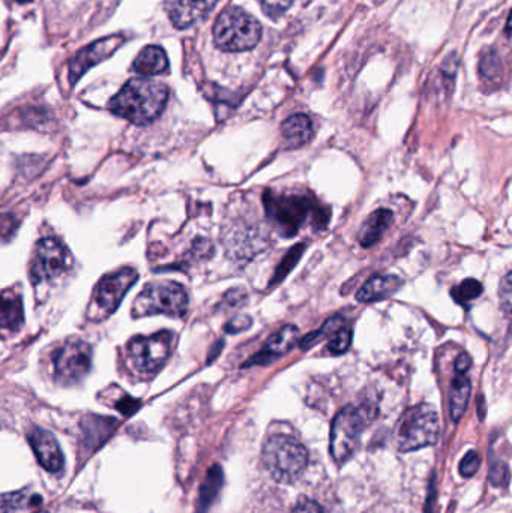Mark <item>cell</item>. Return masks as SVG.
I'll return each instance as SVG.
<instances>
[{
	"label": "cell",
	"mask_w": 512,
	"mask_h": 513,
	"mask_svg": "<svg viewBox=\"0 0 512 513\" xmlns=\"http://www.w3.org/2000/svg\"><path fill=\"white\" fill-rule=\"evenodd\" d=\"M263 464L278 482H292L307 468L308 452L295 438L274 435L263 447Z\"/></svg>",
	"instance_id": "cell-5"
},
{
	"label": "cell",
	"mask_w": 512,
	"mask_h": 513,
	"mask_svg": "<svg viewBox=\"0 0 512 513\" xmlns=\"http://www.w3.org/2000/svg\"><path fill=\"white\" fill-rule=\"evenodd\" d=\"M223 485V473H221L220 467H214L209 471L208 477H206L205 483L200 489L199 504H197L196 513L208 512L209 506H211L214 498L217 497L218 491Z\"/></svg>",
	"instance_id": "cell-23"
},
{
	"label": "cell",
	"mask_w": 512,
	"mask_h": 513,
	"mask_svg": "<svg viewBox=\"0 0 512 513\" xmlns=\"http://www.w3.org/2000/svg\"><path fill=\"white\" fill-rule=\"evenodd\" d=\"M374 413L368 407L343 408L335 416L331 429V455L337 462H344L353 455L362 432L373 420Z\"/></svg>",
	"instance_id": "cell-7"
},
{
	"label": "cell",
	"mask_w": 512,
	"mask_h": 513,
	"mask_svg": "<svg viewBox=\"0 0 512 513\" xmlns=\"http://www.w3.org/2000/svg\"><path fill=\"white\" fill-rule=\"evenodd\" d=\"M482 284L478 279L467 278L463 282L452 288L451 296L454 297L458 305H469L473 300L478 299L482 294Z\"/></svg>",
	"instance_id": "cell-24"
},
{
	"label": "cell",
	"mask_w": 512,
	"mask_h": 513,
	"mask_svg": "<svg viewBox=\"0 0 512 513\" xmlns=\"http://www.w3.org/2000/svg\"><path fill=\"white\" fill-rule=\"evenodd\" d=\"M262 38V26L256 17L241 8H229L218 15L214 41L220 50L241 53L253 50Z\"/></svg>",
	"instance_id": "cell-3"
},
{
	"label": "cell",
	"mask_w": 512,
	"mask_h": 513,
	"mask_svg": "<svg viewBox=\"0 0 512 513\" xmlns=\"http://www.w3.org/2000/svg\"><path fill=\"white\" fill-rule=\"evenodd\" d=\"M251 326V318L247 315H238V317L232 318L229 323L226 324L227 333H239L247 330Z\"/></svg>",
	"instance_id": "cell-30"
},
{
	"label": "cell",
	"mask_w": 512,
	"mask_h": 513,
	"mask_svg": "<svg viewBox=\"0 0 512 513\" xmlns=\"http://www.w3.org/2000/svg\"><path fill=\"white\" fill-rule=\"evenodd\" d=\"M167 99L169 89L166 84L148 78H134L119 90L110 101L109 108L134 125H146L163 113Z\"/></svg>",
	"instance_id": "cell-1"
},
{
	"label": "cell",
	"mask_w": 512,
	"mask_h": 513,
	"mask_svg": "<svg viewBox=\"0 0 512 513\" xmlns=\"http://www.w3.org/2000/svg\"><path fill=\"white\" fill-rule=\"evenodd\" d=\"M293 513H323V510L316 501L305 500L293 509Z\"/></svg>",
	"instance_id": "cell-35"
},
{
	"label": "cell",
	"mask_w": 512,
	"mask_h": 513,
	"mask_svg": "<svg viewBox=\"0 0 512 513\" xmlns=\"http://www.w3.org/2000/svg\"><path fill=\"white\" fill-rule=\"evenodd\" d=\"M217 2L218 0H167V14L173 26L188 29L205 20Z\"/></svg>",
	"instance_id": "cell-13"
},
{
	"label": "cell",
	"mask_w": 512,
	"mask_h": 513,
	"mask_svg": "<svg viewBox=\"0 0 512 513\" xmlns=\"http://www.w3.org/2000/svg\"><path fill=\"white\" fill-rule=\"evenodd\" d=\"M188 309V296L185 288L178 282H151L143 288L133 306V315L166 314L169 317H182Z\"/></svg>",
	"instance_id": "cell-6"
},
{
	"label": "cell",
	"mask_w": 512,
	"mask_h": 513,
	"mask_svg": "<svg viewBox=\"0 0 512 513\" xmlns=\"http://www.w3.org/2000/svg\"><path fill=\"white\" fill-rule=\"evenodd\" d=\"M43 503V498L29 491L0 495V513H29Z\"/></svg>",
	"instance_id": "cell-22"
},
{
	"label": "cell",
	"mask_w": 512,
	"mask_h": 513,
	"mask_svg": "<svg viewBox=\"0 0 512 513\" xmlns=\"http://www.w3.org/2000/svg\"><path fill=\"white\" fill-rule=\"evenodd\" d=\"M17 2L26 3V2H31V0H17Z\"/></svg>",
	"instance_id": "cell-36"
},
{
	"label": "cell",
	"mask_w": 512,
	"mask_h": 513,
	"mask_svg": "<svg viewBox=\"0 0 512 513\" xmlns=\"http://www.w3.org/2000/svg\"><path fill=\"white\" fill-rule=\"evenodd\" d=\"M470 366H472V357L467 353L458 354L457 359H455V372L457 374H467Z\"/></svg>",
	"instance_id": "cell-34"
},
{
	"label": "cell",
	"mask_w": 512,
	"mask_h": 513,
	"mask_svg": "<svg viewBox=\"0 0 512 513\" xmlns=\"http://www.w3.org/2000/svg\"><path fill=\"white\" fill-rule=\"evenodd\" d=\"M313 122L307 114H293L281 125V134L289 147H301L313 137Z\"/></svg>",
	"instance_id": "cell-19"
},
{
	"label": "cell",
	"mask_w": 512,
	"mask_h": 513,
	"mask_svg": "<svg viewBox=\"0 0 512 513\" xmlns=\"http://www.w3.org/2000/svg\"><path fill=\"white\" fill-rule=\"evenodd\" d=\"M500 68H502V66L499 65L496 54H487V56L482 59L481 74L484 75L485 78H493L494 75L499 74Z\"/></svg>",
	"instance_id": "cell-28"
},
{
	"label": "cell",
	"mask_w": 512,
	"mask_h": 513,
	"mask_svg": "<svg viewBox=\"0 0 512 513\" xmlns=\"http://www.w3.org/2000/svg\"><path fill=\"white\" fill-rule=\"evenodd\" d=\"M298 339V327L292 326V324L281 327L278 332H275L274 335L268 339L265 347H263L259 353L254 354L251 359H248L247 362L244 363V366L269 365V363L275 362V360L283 357L284 354L289 353V351L295 347Z\"/></svg>",
	"instance_id": "cell-14"
},
{
	"label": "cell",
	"mask_w": 512,
	"mask_h": 513,
	"mask_svg": "<svg viewBox=\"0 0 512 513\" xmlns=\"http://www.w3.org/2000/svg\"><path fill=\"white\" fill-rule=\"evenodd\" d=\"M440 422L430 405H416L404 411L395 429V443L401 452L433 446L439 440Z\"/></svg>",
	"instance_id": "cell-4"
},
{
	"label": "cell",
	"mask_w": 512,
	"mask_h": 513,
	"mask_svg": "<svg viewBox=\"0 0 512 513\" xmlns=\"http://www.w3.org/2000/svg\"><path fill=\"white\" fill-rule=\"evenodd\" d=\"M392 221H394V213L389 209H377L365 219L362 224L361 230H359L358 240L364 248H371L376 245L383 234L388 231L391 227Z\"/></svg>",
	"instance_id": "cell-17"
},
{
	"label": "cell",
	"mask_w": 512,
	"mask_h": 513,
	"mask_svg": "<svg viewBox=\"0 0 512 513\" xmlns=\"http://www.w3.org/2000/svg\"><path fill=\"white\" fill-rule=\"evenodd\" d=\"M139 273L134 269H122L112 275L104 276L95 291L94 305L101 318L113 314L121 305L127 291L136 284Z\"/></svg>",
	"instance_id": "cell-10"
},
{
	"label": "cell",
	"mask_w": 512,
	"mask_h": 513,
	"mask_svg": "<svg viewBox=\"0 0 512 513\" xmlns=\"http://www.w3.org/2000/svg\"><path fill=\"white\" fill-rule=\"evenodd\" d=\"M500 297L505 299L503 306H505L506 311H509V306H511V273L509 272L506 273L505 279L500 285Z\"/></svg>",
	"instance_id": "cell-33"
},
{
	"label": "cell",
	"mask_w": 512,
	"mask_h": 513,
	"mask_svg": "<svg viewBox=\"0 0 512 513\" xmlns=\"http://www.w3.org/2000/svg\"><path fill=\"white\" fill-rule=\"evenodd\" d=\"M25 324L22 297L14 291L0 294V329L20 330Z\"/></svg>",
	"instance_id": "cell-18"
},
{
	"label": "cell",
	"mask_w": 512,
	"mask_h": 513,
	"mask_svg": "<svg viewBox=\"0 0 512 513\" xmlns=\"http://www.w3.org/2000/svg\"><path fill=\"white\" fill-rule=\"evenodd\" d=\"M29 443L34 449L40 464L50 473H58L64 467V453L52 432L34 428L28 435Z\"/></svg>",
	"instance_id": "cell-15"
},
{
	"label": "cell",
	"mask_w": 512,
	"mask_h": 513,
	"mask_svg": "<svg viewBox=\"0 0 512 513\" xmlns=\"http://www.w3.org/2000/svg\"><path fill=\"white\" fill-rule=\"evenodd\" d=\"M470 393H472V384H470L467 374L455 375L451 384V399H449V402H451V419L454 422H460L461 417L466 413Z\"/></svg>",
	"instance_id": "cell-21"
},
{
	"label": "cell",
	"mask_w": 512,
	"mask_h": 513,
	"mask_svg": "<svg viewBox=\"0 0 512 513\" xmlns=\"http://www.w3.org/2000/svg\"><path fill=\"white\" fill-rule=\"evenodd\" d=\"M479 464H481L479 453L476 450H469L461 459L458 470H460L461 476L472 477L478 471Z\"/></svg>",
	"instance_id": "cell-27"
},
{
	"label": "cell",
	"mask_w": 512,
	"mask_h": 513,
	"mask_svg": "<svg viewBox=\"0 0 512 513\" xmlns=\"http://www.w3.org/2000/svg\"><path fill=\"white\" fill-rule=\"evenodd\" d=\"M260 3L269 14H280L292 5L293 0H260Z\"/></svg>",
	"instance_id": "cell-31"
},
{
	"label": "cell",
	"mask_w": 512,
	"mask_h": 513,
	"mask_svg": "<svg viewBox=\"0 0 512 513\" xmlns=\"http://www.w3.org/2000/svg\"><path fill=\"white\" fill-rule=\"evenodd\" d=\"M265 203L266 215L269 221L274 225L275 230L281 236H296L307 224L308 219L322 227L328 221V216H323L325 210L310 195L302 194H277L274 191H268L263 198Z\"/></svg>",
	"instance_id": "cell-2"
},
{
	"label": "cell",
	"mask_w": 512,
	"mask_h": 513,
	"mask_svg": "<svg viewBox=\"0 0 512 513\" xmlns=\"http://www.w3.org/2000/svg\"><path fill=\"white\" fill-rule=\"evenodd\" d=\"M352 336L353 332L349 324L341 327L329 338L328 351H331L332 354L346 353L350 344H352Z\"/></svg>",
	"instance_id": "cell-26"
},
{
	"label": "cell",
	"mask_w": 512,
	"mask_h": 513,
	"mask_svg": "<svg viewBox=\"0 0 512 513\" xmlns=\"http://www.w3.org/2000/svg\"><path fill=\"white\" fill-rule=\"evenodd\" d=\"M134 71L142 75L163 74L169 69L166 51L157 45H149L140 51L133 63Z\"/></svg>",
	"instance_id": "cell-20"
},
{
	"label": "cell",
	"mask_w": 512,
	"mask_h": 513,
	"mask_svg": "<svg viewBox=\"0 0 512 513\" xmlns=\"http://www.w3.org/2000/svg\"><path fill=\"white\" fill-rule=\"evenodd\" d=\"M403 284V279L397 275L373 276L359 288L358 293H356V300L361 303H371L388 299L392 294L397 293L403 287Z\"/></svg>",
	"instance_id": "cell-16"
},
{
	"label": "cell",
	"mask_w": 512,
	"mask_h": 513,
	"mask_svg": "<svg viewBox=\"0 0 512 513\" xmlns=\"http://www.w3.org/2000/svg\"><path fill=\"white\" fill-rule=\"evenodd\" d=\"M16 219L10 213H0V237H7L16 230Z\"/></svg>",
	"instance_id": "cell-32"
},
{
	"label": "cell",
	"mask_w": 512,
	"mask_h": 513,
	"mask_svg": "<svg viewBox=\"0 0 512 513\" xmlns=\"http://www.w3.org/2000/svg\"><path fill=\"white\" fill-rule=\"evenodd\" d=\"M67 264V254L64 246L58 240H41L37 245L34 260L31 264V279L34 284H40L43 281H50L64 272Z\"/></svg>",
	"instance_id": "cell-11"
},
{
	"label": "cell",
	"mask_w": 512,
	"mask_h": 513,
	"mask_svg": "<svg viewBox=\"0 0 512 513\" xmlns=\"http://www.w3.org/2000/svg\"><path fill=\"white\" fill-rule=\"evenodd\" d=\"M53 365L59 383H79L91 371V347L82 339H70L53 354Z\"/></svg>",
	"instance_id": "cell-9"
},
{
	"label": "cell",
	"mask_w": 512,
	"mask_h": 513,
	"mask_svg": "<svg viewBox=\"0 0 512 513\" xmlns=\"http://www.w3.org/2000/svg\"><path fill=\"white\" fill-rule=\"evenodd\" d=\"M509 479V470L508 465L502 464V462H497V464H493L490 471V480L493 485L503 486L508 483Z\"/></svg>",
	"instance_id": "cell-29"
},
{
	"label": "cell",
	"mask_w": 512,
	"mask_h": 513,
	"mask_svg": "<svg viewBox=\"0 0 512 513\" xmlns=\"http://www.w3.org/2000/svg\"><path fill=\"white\" fill-rule=\"evenodd\" d=\"M125 38L121 35L107 36V38L95 41L94 44L88 45L79 51L70 65V80L76 84V81L85 74L88 69L97 63L103 62L107 57L112 56L121 44H124Z\"/></svg>",
	"instance_id": "cell-12"
},
{
	"label": "cell",
	"mask_w": 512,
	"mask_h": 513,
	"mask_svg": "<svg viewBox=\"0 0 512 513\" xmlns=\"http://www.w3.org/2000/svg\"><path fill=\"white\" fill-rule=\"evenodd\" d=\"M173 341L175 336L167 330L151 336H136L128 345L134 368L143 374L157 372L169 360Z\"/></svg>",
	"instance_id": "cell-8"
},
{
	"label": "cell",
	"mask_w": 512,
	"mask_h": 513,
	"mask_svg": "<svg viewBox=\"0 0 512 513\" xmlns=\"http://www.w3.org/2000/svg\"><path fill=\"white\" fill-rule=\"evenodd\" d=\"M305 251V243H299V245L293 246V248L289 249L286 255H284L281 263L278 264L277 270H275V275L272 276L271 285L280 284L290 272H292L293 267L298 264V261L301 260L302 254Z\"/></svg>",
	"instance_id": "cell-25"
}]
</instances>
